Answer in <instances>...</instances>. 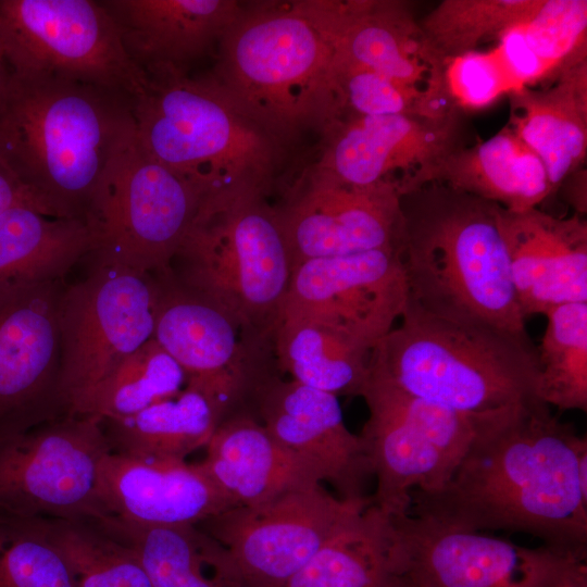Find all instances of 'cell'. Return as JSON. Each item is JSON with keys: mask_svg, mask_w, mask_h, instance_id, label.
I'll use <instances>...</instances> for the list:
<instances>
[{"mask_svg": "<svg viewBox=\"0 0 587 587\" xmlns=\"http://www.w3.org/2000/svg\"><path fill=\"white\" fill-rule=\"evenodd\" d=\"M442 95L451 108L464 112L492 105L521 89L495 48L470 51L446 60L439 70Z\"/></svg>", "mask_w": 587, "mask_h": 587, "instance_id": "39", "label": "cell"}, {"mask_svg": "<svg viewBox=\"0 0 587 587\" xmlns=\"http://www.w3.org/2000/svg\"><path fill=\"white\" fill-rule=\"evenodd\" d=\"M205 196L150 157L135 127L117 153L92 225L96 262L165 274Z\"/></svg>", "mask_w": 587, "mask_h": 587, "instance_id": "10", "label": "cell"}, {"mask_svg": "<svg viewBox=\"0 0 587 587\" xmlns=\"http://www.w3.org/2000/svg\"><path fill=\"white\" fill-rule=\"evenodd\" d=\"M0 587H77L46 520L0 519Z\"/></svg>", "mask_w": 587, "mask_h": 587, "instance_id": "36", "label": "cell"}, {"mask_svg": "<svg viewBox=\"0 0 587 587\" xmlns=\"http://www.w3.org/2000/svg\"><path fill=\"white\" fill-rule=\"evenodd\" d=\"M132 100L135 134L154 160L207 200L267 197L286 147L249 118L208 75L166 70L147 75Z\"/></svg>", "mask_w": 587, "mask_h": 587, "instance_id": "5", "label": "cell"}, {"mask_svg": "<svg viewBox=\"0 0 587 587\" xmlns=\"http://www.w3.org/2000/svg\"><path fill=\"white\" fill-rule=\"evenodd\" d=\"M400 208L407 301L445 320L527 335L499 205L429 183L402 195Z\"/></svg>", "mask_w": 587, "mask_h": 587, "instance_id": "3", "label": "cell"}, {"mask_svg": "<svg viewBox=\"0 0 587 587\" xmlns=\"http://www.w3.org/2000/svg\"><path fill=\"white\" fill-rule=\"evenodd\" d=\"M216 48L212 77L286 148L341 120L333 46L301 0L242 3Z\"/></svg>", "mask_w": 587, "mask_h": 587, "instance_id": "4", "label": "cell"}, {"mask_svg": "<svg viewBox=\"0 0 587 587\" xmlns=\"http://www.w3.org/2000/svg\"><path fill=\"white\" fill-rule=\"evenodd\" d=\"M520 27L529 49L555 78L587 60L586 0H540Z\"/></svg>", "mask_w": 587, "mask_h": 587, "instance_id": "37", "label": "cell"}, {"mask_svg": "<svg viewBox=\"0 0 587 587\" xmlns=\"http://www.w3.org/2000/svg\"><path fill=\"white\" fill-rule=\"evenodd\" d=\"M160 292L157 274L96 262L60 297L61 394L77 415L95 388L153 338Z\"/></svg>", "mask_w": 587, "mask_h": 587, "instance_id": "9", "label": "cell"}, {"mask_svg": "<svg viewBox=\"0 0 587 587\" xmlns=\"http://www.w3.org/2000/svg\"><path fill=\"white\" fill-rule=\"evenodd\" d=\"M63 279L0 286V442L67 415L61 394Z\"/></svg>", "mask_w": 587, "mask_h": 587, "instance_id": "14", "label": "cell"}, {"mask_svg": "<svg viewBox=\"0 0 587 587\" xmlns=\"http://www.w3.org/2000/svg\"><path fill=\"white\" fill-rule=\"evenodd\" d=\"M333 46L335 59L419 86L430 70L419 24L403 1L302 0Z\"/></svg>", "mask_w": 587, "mask_h": 587, "instance_id": "23", "label": "cell"}, {"mask_svg": "<svg viewBox=\"0 0 587 587\" xmlns=\"http://www.w3.org/2000/svg\"><path fill=\"white\" fill-rule=\"evenodd\" d=\"M222 416L199 390L187 387L174 397L121 419L101 420L110 452L147 460L185 461L205 448Z\"/></svg>", "mask_w": 587, "mask_h": 587, "instance_id": "30", "label": "cell"}, {"mask_svg": "<svg viewBox=\"0 0 587 587\" xmlns=\"http://www.w3.org/2000/svg\"><path fill=\"white\" fill-rule=\"evenodd\" d=\"M392 573L417 587H554L577 559L405 513L391 516Z\"/></svg>", "mask_w": 587, "mask_h": 587, "instance_id": "13", "label": "cell"}, {"mask_svg": "<svg viewBox=\"0 0 587 587\" xmlns=\"http://www.w3.org/2000/svg\"><path fill=\"white\" fill-rule=\"evenodd\" d=\"M199 465L234 507H257L323 482L305 459L280 444L251 413L225 419Z\"/></svg>", "mask_w": 587, "mask_h": 587, "instance_id": "24", "label": "cell"}, {"mask_svg": "<svg viewBox=\"0 0 587 587\" xmlns=\"http://www.w3.org/2000/svg\"><path fill=\"white\" fill-rule=\"evenodd\" d=\"M429 183L512 212L538 208L553 192L541 160L509 124L490 138L448 154L432 172Z\"/></svg>", "mask_w": 587, "mask_h": 587, "instance_id": "26", "label": "cell"}, {"mask_svg": "<svg viewBox=\"0 0 587 587\" xmlns=\"http://www.w3.org/2000/svg\"><path fill=\"white\" fill-rule=\"evenodd\" d=\"M77 587H153L138 557L96 519L46 520Z\"/></svg>", "mask_w": 587, "mask_h": 587, "instance_id": "35", "label": "cell"}, {"mask_svg": "<svg viewBox=\"0 0 587 587\" xmlns=\"http://www.w3.org/2000/svg\"><path fill=\"white\" fill-rule=\"evenodd\" d=\"M249 412L284 446L310 462L341 499L365 496L374 476L365 444L344 422L338 397L274 372L254 390Z\"/></svg>", "mask_w": 587, "mask_h": 587, "instance_id": "19", "label": "cell"}, {"mask_svg": "<svg viewBox=\"0 0 587 587\" xmlns=\"http://www.w3.org/2000/svg\"><path fill=\"white\" fill-rule=\"evenodd\" d=\"M537 349L538 396L561 411H587V302L553 307Z\"/></svg>", "mask_w": 587, "mask_h": 587, "instance_id": "34", "label": "cell"}, {"mask_svg": "<svg viewBox=\"0 0 587 587\" xmlns=\"http://www.w3.org/2000/svg\"><path fill=\"white\" fill-rule=\"evenodd\" d=\"M387 587H417L398 575H391Z\"/></svg>", "mask_w": 587, "mask_h": 587, "instance_id": "44", "label": "cell"}, {"mask_svg": "<svg viewBox=\"0 0 587 587\" xmlns=\"http://www.w3.org/2000/svg\"><path fill=\"white\" fill-rule=\"evenodd\" d=\"M95 246L88 221L14 205L0 214V286L63 279Z\"/></svg>", "mask_w": 587, "mask_h": 587, "instance_id": "28", "label": "cell"}, {"mask_svg": "<svg viewBox=\"0 0 587 587\" xmlns=\"http://www.w3.org/2000/svg\"><path fill=\"white\" fill-rule=\"evenodd\" d=\"M554 587H587L586 561L574 564Z\"/></svg>", "mask_w": 587, "mask_h": 587, "instance_id": "42", "label": "cell"}, {"mask_svg": "<svg viewBox=\"0 0 587 587\" xmlns=\"http://www.w3.org/2000/svg\"><path fill=\"white\" fill-rule=\"evenodd\" d=\"M280 371L305 386L335 396H361L373 349L330 325L283 317L273 337Z\"/></svg>", "mask_w": 587, "mask_h": 587, "instance_id": "31", "label": "cell"}, {"mask_svg": "<svg viewBox=\"0 0 587 587\" xmlns=\"http://www.w3.org/2000/svg\"><path fill=\"white\" fill-rule=\"evenodd\" d=\"M394 542L391 515L369 496L286 587H387Z\"/></svg>", "mask_w": 587, "mask_h": 587, "instance_id": "29", "label": "cell"}, {"mask_svg": "<svg viewBox=\"0 0 587 587\" xmlns=\"http://www.w3.org/2000/svg\"><path fill=\"white\" fill-rule=\"evenodd\" d=\"M509 125L541 160L553 192L577 172L587 153V60L541 90L509 96Z\"/></svg>", "mask_w": 587, "mask_h": 587, "instance_id": "25", "label": "cell"}, {"mask_svg": "<svg viewBox=\"0 0 587 587\" xmlns=\"http://www.w3.org/2000/svg\"><path fill=\"white\" fill-rule=\"evenodd\" d=\"M462 115L342 117L321 139L307 172L332 182L371 188L395 185L400 196L425 184L435 167L462 143Z\"/></svg>", "mask_w": 587, "mask_h": 587, "instance_id": "15", "label": "cell"}, {"mask_svg": "<svg viewBox=\"0 0 587 587\" xmlns=\"http://www.w3.org/2000/svg\"><path fill=\"white\" fill-rule=\"evenodd\" d=\"M96 520L134 550L153 587H246L229 550L196 524Z\"/></svg>", "mask_w": 587, "mask_h": 587, "instance_id": "27", "label": "cell"}, {"mask_svg": "<svg viewBox=\"0 0 587 587\" xmlns=\"http://www.w3.org/2000/svg\"><path fill=\"white\" fill-rule=\"evenodd\" d=\"M517 302L525 320L553 307L587 302V223L560 218L539 208L522 212L499 205Z\"/></svg>", "mask_w": 587, "mask_h": 587, "instance_id": "20", "label": "cell"}, {"mask_svg": "<svg viewBox=\"0 0 587 587\" xmlns=\"http://www.w3.org/2000/svg\"><path fill=\"white\" fill-rule=\"evenodd\" d=\"M334 68L342 117L407 114L436 118L425 89L419 86L397 82L335 57Z\"/></svg>", "mask_w": 587, "mask_h": 587, "instance_id": "38", "label": "cell"}, {"mask_svg": "<svg viewBox=\"0 0 587 587\" xmlns=\"http://www.w3.org/2000/svg\"><path fill=\"white\" fill-rule=\"evenodd\" d=\"M97 495L111 516L137 524H199L234 508L199 463L147 460L107 452Z\"/></svg>", "mask_w": 587, "mask_h": 587, "instance_id": "21", "label": "cell"}, {"mask_svg": "<svg viewBox=\"0 0 587 587\" xmlns=\"http://www.w3.org/2000/svg\"><path fill=\"white\" fill-rule=\"evenodd\" d=\"M400 192L395 185L358 188L305 173L276 207L292 261L399 246Z\"/></svg>", "mask_w": 587, "mask_h": 587, "instance_id": "18", "label": "cell"}, {"mask_svg": "<svg viewBox=\"0 0 587 587\" xmlns=\"http://www.w3.org/2000/svg\"><path fill=\"white\" fill-rule=\"evenodd\" d=\"M17 204H30L38 209L24 186L0 157V214Z\"/></svg>", "mask_w": 587, "mask_h": 587, "instance_id": "41", "label": "cell"}, {"mask_svg": "<svg viewBox=\"0 0 587 587\" xmlns=\"http://www.w3.org/2000/svg\"><path fill=\"white\" fill-rule=\"evenodd\" d=\"M370 375L470 415L541 401L528 335L445 320L408 301L400 326L373 349Z\"/></svg>", "mask_w": 587, "mask_h": 587, "instance_id": "6", "label": "cell"}, {"mask_svg": "<svg viewBox=\"0 0 587 587\" xmlns=\"http://www.w3.org/2000/svg\"><path fill=\"white\" fill-rule=\"evenodd\" d=\"M184 386V370L151 338L126 357L95 388L77 415L100 420L129 416L176 396Z\"/></svg>", "mask_w": 587, "mask_h": 587, "instance_id": "33", "label": "cell"}, {"mask_svg": "<svg viewBox=\"0 0 587 587\" xmlns=\"http://www.w3.org/2000/svg\"><path fill=\"white\" fill-rule=\"evenodd\" d=\"M540 0H444L417 22L423 59L432 73L451 58L526 20Z\"/></svg>", "mask_w": 587, "mask_h": 587, "instance_id": "32", "label": "cell"}, {"mask_svg": "<svg viewBox=\"0 0 587 587\" xmlns=\"http://www.w3.org/2000/svg\"><path fill=\"white\" fill-rule=\"evenodd\" d=\"M266 198L203 202L168 273L183 288L273 341L292 261L278 210Z\"/></svg>", "mask_w": 587, "mask_h": 587, "instance_id": "7", "label": "cell"}, {"mask_svg": "<svg viewBox=\"0 0 587 587\" xmlns=\"http://www.w3.org/2000/svg\"><path fill=\"white\" fill-rule=\"evenodd\" d=\"M101 420L65 415L0 442V519H102Z\"/></svg>", "mask_w": 587, "mask_h": 587, "instance_id": "11", "label": "cell"}, {"mask_svg": "<svg viewBox=\"0 0 587 587\" xmlns=\"http://www.w3.org/2000/svg\"><path fill=\"white\" fill-rule=\"evenodd\" d=\"M497 40L495 49L521 89L555 79L551 70L527 46L520 23L505 29Z\"/></svg>", "mask_w": 587, "mask_h": 587, "instance_id": "40", "label": "cell"}, {"mask_svg": "<svg viewBox=\"0 0 587 587\" xmlns=\"http://www.w3.org/2000/svg\"><path fill=\"white\" fill-rule=\"evenodd\" d=\"M158 277L153 339L184 370L186 386L209 398L223 421L248 411L257 387L274 373L268 365L273 341L183 288L170 273Z\"/></svg>", "mask_w": 587, "mask_h": 587, "instance_id": "12", "label": "cell"}, {"mask_svg": "<svg viewBox=\"0 0 587 587\" xmlns=\"http://www.w3.org/2000/svg\"><path fill=\"white\" fill-rule=\"evenodd\" d=\"M0 43L13 73L80 82L130 101L148 83L102 1L0 0Z\"/></svg>", "mask_w": 587, "mask_h": 587, "instance_id": "8", "label": "cell"}, {"mask_svg": "<svg viewBox=\"0 0 587 587\" xmlns=\"http://www.w3.org/2000/svg\"><path fill=\"white\" fill-rule=\"evenodd\" d=\"M399 250L394 246L298 263L282 319L317 321L374 349L407 304Z\"/></svg>", "mask_w": 587, "mask_h": 587, "instance_id": "17", "label": "cell"}, {"mask_svg": "<svg viewBox=\"0 0 587 587\" xmlns=\"http://www.w3.org/2000/svg\"><path fill=\"white\" fill-rule=\"evenodd\" d=\"M409 513L460 528L532 535L586 560L587 440L542 401L478 415L476 436L439 490Z\"/></svg>", "mask_w": 587, "mask_h": 587, "instance_id": "1", "label": "cell"}, {"mask_svg": "<svg viewBox=\"0 0 587 587\" xmlns=\"http://www.w3.org/2000/svg\"><path fill=\"white\" fill-rule=\"evenodd\" d=\"M9 73H10V68L7 63L2 46L0 43V90L4 85Z\"/></svg>", "mask_w": 587, "mask_h": 587, "instance_id": "43", "label": "cell"}, {"mask_svg": "<svg viewBox=\"0 0 587 587\" xmlns=\"http://www.w3.org/2000/svg\"><path fill=\"white\" fill-rule=\"evenodd\" d=\"M367 497L341 499L320 484L261 505L230 508L197 525L229 550L246 587H286Z\"/></svg>", "mask_w": 587, "mask_h": 587, "instance_id": "16", "label": "cell"}, {"mask_svg": "<svg viewBox=\"0 0 587 587\" xmlns=\"http://www.w3.org/2000/svg\"><path fill=\"white\" fill-rule=\"evenodd\" d=\"M132 101L80 82L10 71L0 90V157L40 212L92 224Z\"/></svg>", "mask_w": 587, "mask_h": 587, "instance_id": "2", "label": "cell"}, {"mask_svg": "<svg viewBox=\"0 0 587 587\" xmlns=\"http://www.w3.org/2000/svg\"><path fill=\"white\" fill-rule=\"evenodd\" d=\"M124 48L146 75L188 72L207 54L241 11L235 0H105Z\"/></svg>", "mask_w": 587, "mask_h": 587, "instance_id": "22", "label": "cell"}]
</instances>
